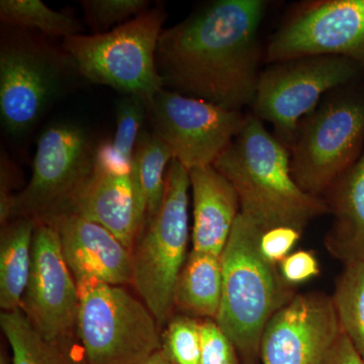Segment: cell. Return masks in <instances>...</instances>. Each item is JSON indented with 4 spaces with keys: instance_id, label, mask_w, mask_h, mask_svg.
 <instances>
[{
    "instance_id": "32",
    "label": "cell",
    "mask_w": 364,
    "mask_h": 364,
    "mask_svg": "<svg viewBox=\"0 0 364 364\" xmlns=\"http://www.w3.org/2000/svg\"><path fill=\"white\" fill-rule=\"evenodd\" d=\"M141 364H174L171 359L164 353L162 349L153 353L150 358L144 360Z\"/></svg>"
},
{
    "instance_id": "3",
    "label": "cell",
    "mask_w": 364,
    "mask_h": 364,
    "mask_svg": "<svg viewBox=\"0 0 364 364\" xmlns=\"http://www.w3.org/2000/svg\"><path fill=\"white\" fill-rule=\"evenodd\" d=\"M261 234L259 228L240 213L220 257L222 299L215 322L233 342L242 364H261L265 326L294 296L279 267L261 254Z\"/></svg>"
},
{
    "instance_id": "1",
    "label": "cell",
    "mask_w": 364,
    "mask_h": 364,
    "mask_svg": "<svg viewBox=\"0 0 364 364\" xmlns=\"http://www.w3.org/2000/svg\"><path fill=\"white\" fill-rule=\"evenodd\" d=\"M267 7L265 0H217L163 30L156 62L164 88L230 111L251 107Z\"/></svg>"
},
{
    "instance_id": "23",
    "label": "cell",
    "mask_w": 364,
    "mask_h": 364,
    "mask_svg": "<svg viewBox=\"0 0 364 364\" xmlns=\"http://www.w3.org/2000/svg\"><path fill=\"white\" fill-rule=\"evenodd\" d=\"M332 299L342 332L364 358V261L345 264Z\"/></svg>"
},
{
    "instance_id": "22",
    "label": "cell",
    "mask_w": 364,
    "mask_h": 364,
    "mask_svg": "<svg viewBox=\"0 0 364 364\" xmlns=\"http://www.w3.org/2000/svg\"><path fill=\"white\" fill-rule=\"evenodd\" d=\"M172 159L171 151L153 132H141L132 170L139 232L146 220L152 218L161 207Z\"/></svg>"
},
{
    "instance_id": "25",
    "label": "cell",
    "mask_w": 364,
    "mask_h": 364,
    "mask_svg": "<svg viewBox=\"0 0 364 364\" xmlns=\"http://www.w3.org/2000/svg\"><path fill=\"white\" fill-rule=\"evenodd\" d=\"M161 349L174 364H200V320L173 316L163 328Z\"/></svg>"
},
{
    "instance_id": "6",
    "label": "cell",
    "mask_w": 364,
    "mask_h": 364,
    "mask_svg": "<svg viewBox=\"0 0 364 364\" xmlns=\"http://www.w3.org/2000/svg\"><path fill=\"white\" fill-rule=\"evenodd\" d=\"M77 289L76 335L88 364H141L161 349V329L142 299L100 282Z\"/></svg>"
},
{
    "instance_id": "8",
    "label": "cell",
    "mask_w": 364,
    "mask_h": 364,
    "mask_svg": "<svg viewBox=\"0 0 364 364\" xmlns=\"http://www.w3.org/2000/svg\"><path fill=\"white\" fill-rule=\"evenodd\" d=\"M359 64L344 57L311 56L269 64L261 71L251 105L254 116L272 124L291 150L299 126L326 95L358 76Z\"/></svg>"
},
{
    "instance_id": "21",
    "label": "cell",
    "mask_w": 364,
    "mask_h": 364,
    "mask_svg": "<svg viewBox=\"0 0 364 364\" xmlns=\"http://www.w3.org/2000/svg\"><path fill=\"white\" fill-rule=\"evenodd\" d=\"M37 221L18 218L6 224L0 240V306L21 310L32 268L33 232Z\"/></svg>"
},
{
    "instance_id": "10",
    "label": "cell",
    "mask_w": 364,
    "mask_h": 364,
    "mask_svg": "<svg viewBox=\"0 0 364 364\" xmlns=\"http://www.w3.org/2000/svg\"><path fill=\"white\" fill-rule=\"evenodd\" d=\"M152 132L188 171L214 165L243 128L247 114L165 90L147 105Z\"/></svg>"
},
{
    "instance_id": "11",
    "label": "cell",
    "mask_w": 364,
    "mask_h": 364,
    "mask_svg": "<svg viewBox=\"0 0 364 364\" xmlns=\"http://www.w3.org/2000/svg\"><path fill=\"white\" fill-rule=\"evenodd\" d=\"M311 56L364 63V0H314L294 7L268 43V64Z\"/></svg>"
},
{
    "instance_id": "12",
    "label": "cell",
    "mask_w": 364,
    "mask_h": 364,
    "mask_svg": "<svg viewBox=\"0 0 364 364\" xmlns=\"http://www.w3.org/2000/svg\"><path fill=\"white\" fill-rule=\"evenodd\" d=\"M63 60L32 43L2 45L0 52V117L9 136L32 130L64 85Z\"/></svg>"
},
{
    "instance_id": "15",
    "label": "cell",
    "mask_w": 364,
    "mask_h": 364,
    "mask_svg": "<svg viewBox=\"0 0 364 364\" xmlns=\"http://www.w3.org/2000/svg\"><path fill=\"white\" fill-rule=\"evenodd\" d=\"M132 170L133 163L117 154L109 142L100 144L92 174L64 212L97 223L130 250L139 233Z\"/></svg>"
},
{
    "instance_id": "4",
    "label": "cell",
    "mask_w": 364,
    "mask_h": 364,
    "mask_svg": "<svg viewBox=\"0 0 364 364\" xmlns=\"http://www.w3.org/2000/svg\"><path fill=\"white\" fill-rule=\"evenodd\" d=\"M189 191L188 170L172 159L161 207L144 223L131 250L132 284L160 329L173 317L177 280L188 256Z\"/></svg>"
},
{
    "instance_id": "24",
    "label": "cell",
    "mask_w": 364,
    "mask_h": 364,
    "mask_svg": "<svg viewBox=\"0 0 364 364\" xmlns=\"http://www.w3.org/2000/svg\"><path fill=\"white\" fill-rule=\"evenodd\" d=\"M0 20L6 25L33 28L50 37L80 35L82 26L68 14L53 11L40 0H1Z\"/></svg>"
},
{
    "instance_id": "18",
    "label": "cell",
    "mask_w": 364,
    "mask_h": 364,
    "mask_svg": "<svg viewBox=\"0 0 364 364\" xmlns=\"http://www.w3.org/2000/svg\"><path fill=\"white\" fill-rule=\"evenodd\" d=\"M332 215L325 245L344 264L364 261V149L323 196Z\"/></svg>"
},
{
    "instance_id": "20",
    "label": "cell",
    "mask_w": 364,
    "mask_h": 364,
    "mask_svg": "<svg viewBox=\"0 0 364 364\" xmlns=\"http://www.w3.org/2000/svg\"><path fill=\"white\" fill-rule=\"evenodd\" d=\"M222 287L220 257L191 250L177 280L174 306L182 315L215 320L221 305Z\"/></svg>"
},
{
    "instance_id": "16",
    "label": "cell",
    "mask_w": 364,
    "mask_h": 364,
    "mask_svg": "<svg viewBox=\"0 0 364 364\" xmlns=\"http://www.w3.org/2000/svg\"><path fill=\"white\" fill-rule=\"evenodd\" d=\"M58 233L62 252L75 279L124 287L132 284V254L109 230L77 215L43 218Z\"/></svg>"
},
{
    "instance_id": "29",
    "label": "cell",
    "mask_w": 364,
    "mask_h": 364,
    "mask_svg": "<svg viewBox=\"0 0 364 364\" xmlns=\"http://www.w3.org/2000/svg\"><path fill=\"white\" fill-rule=\"evenodd\" d=\"M282 279L294 287L315 279L321 273L320 264L312 251L298 250L287 256L279 264Z\"/></svg>"
},
{
    "instance_id": "17",
    "label": "cell",
    "mask_w": 364,
    "mask_h": 364,
    "mask_svg": "<svg viewBox=\"0 0 364 364\" xmlns=\"http://www.w3.org/2000/svg\"><path fill=\"white\" fill-rule=\"evenodd\" d=\"M189 181L193 195V251L221 257L241 213L236 189L214 165L191 170Z\"/></svg>"
},
{
    "instance_id": "28",
    "label": "cell",
    "mask_w": 364,
    "mask_h": 364,
    "mask_svg": "<svg viewBox=\"0 0 364 364\" xmlns=\"http://www.w3.org/2000/svg\"><path fill=\"white\" fill-rule=\"evenodd\" d=\"M301 233L303 232L291 227H275L267 230L260 236V252L268 262L279 267L299 243Z\"/></svg>"
},
{
    "instance_id": "26",
    "label": "cell",
    "mask_w": 364,
    "mask_h": 364,
    "mask_svg": "<svg viewBox=\"0 0 364 364\" xmlns=\"http://www.w3.org/2000/svg\"><path fill=\"white\" fill-rule=\"evenodd\" d=\"M81 4L91 26L102 30L140 16L149 6L147 0H86Z\"/></svg>"
},
{
    "instance_id": "13",
    "label": "cell",
    "mask_w": 364,
    "mask_h": 364,
    "mask_svg": "<svg viewBox=\"0 0 364 364\" xmlns=\"http://www.w3.org/2000/svg\"><path fill=\"white\" fill-rule=\"evenodd\" d=\"M36 221L32 268L21 310L45 338H65L76 334L77 284L56 229L43 220Z\"/></svg>"
},
{
    "instance_id": "27",
    "label": "cell",
    "mask_w": 364,
    "mask_h": 364,
    "mask_svg": "<svg viewBox=\"0 0 364 364\" xmlns=\"http://www.w3.org/2000/svg\"><path fill=\"white\" fill-rule=\"evenodd\" d=\"M200 364H242L236 347L214 318L200 320Z\"/></svg>"
},
{
    "instance_id": "14",
    "label": "cell",
    "mask_w": 364,
    "mask_h": 364,
    "mask_svg": "<svg viewBox=\"0 0 364 364\" xmlns=\"http://www.w3.org/2000/svg\"><path fill=\"white\" fill-rule=\"evenodd\" d=\"M342 334L332 296L294 294L268 321L261 364H323Z\"/></svg>"
},
{
    "instance_id": "5",
    "label": "cell",
    "mask_w": 364,
    "mask_h": 364,
    "mask_svg": "<svg viewBox=\"0 0 364 364\" xmlns=\"http://www.w3.org/2000/svg\"><path fill=\"white\" fill-rule=\"evenodd\" d=\"M165 18L164 9L157 6L109 32L66 38L63 49L91 83L135 95L147 107L164 88L156 53Z\"/></svg>"
},
{
    "instance_id": "33",
    "label": "cell",
    "mask_w": 364,
    "mask_h": 364,
    "mask_svg": "<svg viewBox=\"0 0 364 364\" xmlns=\"http://www.w3.org/2000/svg\"><path fill=\"white\" fill-rule=\"evenodd\" d=\"M0 364H11V356L6 349L4 350V348H1L0 352Z\"/></svg>"
},
{
    "instance_id": "19",
    "label": "cell",
    "mask_w": 364,
    "mask_h": 364,
    "mask_svg": "<svg viewBox=\"0 0 364 364\" xmlns=\"http://www.w3.org/2000/svg\"><path fill=\"white\" fill-rule=\"evenodd\" d=\"M0 326L11 351V364H88L77 335L45 338L21 310L2 312Z\"/></svg>"
},
{
    "instance_id": "9",
    "label": "cell",
    "mask_w": 364,
    "mask_h": 364,
    "mask_svg": "<svg viewBox=\"0 0 364 364\" xmlns=\"http://www.w3.org/2000/svg\"><path fill=\"white\" fill-rule=\"evenodd\" d=\"M95 149L81 127L70 123L48 127L38 141L32 178L14 196L11 220H38L65 212L92 174Z\"/></svg>"
},
{
    "instance_id": "7",
    "label": "cell",
    "mask_w": 364,
    "mask_h": 364,
    "mask_svg": "<svg viewBox=\"0 0 364 364\" xmlns=\"http://www.w3.org/2000/svg\"><path fill=\"white\" fill-rule=\"evenodd\" d=\"M336 90L304 119L289 150L294 181L318 198L363 151L364 98Z\"/></svg>"
},
{
    "instance_id": "31",
    "label": "cell",
    "mask_w": 364,
    "mask_h": 364,
    "mask_svg": "<svg viewBox=\"0 0 364 364\" xmlns=\"http://www.w3.org/2000/svg\"><path fill=\"white\" fill-rule=\"evenodd\" d=\"M323 364H364V358L342 332Z\"/></svg>"
},
{
    "instance_id": "2",
    "label": "cell",
    "mask_w": 364,
    "mask_h": 364,
    "mask_svg": "<svg viewBox=\"0 0 364 364\" xmlns=\"http://www.w3.org/2000/svg\"><path fill=\"white\" fill-rule=\"evenodd\" d=\"M214 167L236 189L241 214L262 232L275 227L304 232L329 213L323 198L305 193L294 181L291 152L253 114Z\"/></svg>"
},
{
    "instance_id": "30",
    "label": "cell",
    "mask_w": 364,
    "mask_h": 364,
    "mask_svg": "<svg viewBox=\"0 0 364 364\" xmlns=\"http://www.w3.org/2000/svg\"><path fill=\"white\" fill-rule=\"evenodd\" d=\"M13 182V164L7 157H1V188H0V221L7 224L11 220L14 196L11 193Z\"/></svg>"
}]
</instances>
